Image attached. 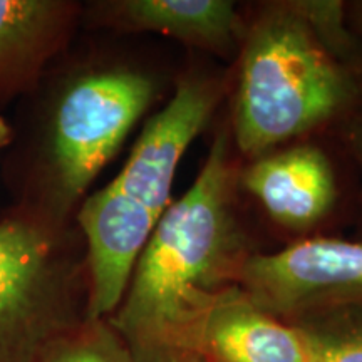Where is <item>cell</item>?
<instances>
[{
    "label": "cell",
    "mask_w": 362,
    "mask_h": 362,
    "mask_svg": "<svg viewBox=\"0 0 362 362\" xmlns=\"http://www.w3.org/2000/svg\"><path fill=\"white\" fill-rule=\"evenodd\" d=\"M233 181L228 136L220 133L192 188L161 215L110 317L136 362L198 357L203 319L237 285L250 253L235 218Z\"/></svg>",
    "instance_id": "1"
},
{
    "label": "cell",
    "mask_w": 362,
    "mask_h": 362,
    "mask_svg": "<svg viewBox=\"0 0 362 362\" xmlns=\"http://www.w3.org/2000/svg\"><path fill=\"white\" fill-rule=\"evenodd\" d=\"M158 94L146 71L96 62L51 76L22 99L25 110L4 165L11 210L69 226L88 189Z\"/></svg>",
    "instance_id": "2"
},
{
    "label": "cell",
    "mask_w": 362,
    "mask_h": 362,
    "mask_svg": "<svg viewBox=\"0 0 362 362\" xmlns=\"http://www.w3.org/2000/svg\"><path fill=\"white\" fill-rule=\"evenodd\" d=\"M233 104L235 143L253 160L342 115L356 83L300 2L267 7L245 30Z\"/></svg>",
    "instance_id": "3"
},
{
    "label": "cell",
    "mask_w": 362,
    "mask_h": 362,
    "mask_svg": "<svg viewBox=\"0 0 362 362\" xmlns=\"http://www.w3.org/2000/svg\"><path fill=\"white\" fill-rule=\"evenodd\" d=\"M74 235L11 208L0 216V362H35L88 319L86 252Z\"/></svg>",
    "instance_id": "4"
},
{
    "label": "cell",
    "mask_w": 362,
    "mask_h": 362,
    "mask_svg": "<svg viewBox=\"0 0 362 362\" xmlns=\"http://www.w3.org/2000/svg\"><path fill=\"white\" fill-rule=\"evenodd\" d=\"M237 285L282 320L362 304V243L310 238L277 253H250Z\"/></svg>",
    "instance_id": "5"
},
{
    "label": "cell",
    "mask_w": 362,
    "mask_h": 362,
    "mask_svg": "<svg viewBox=\"0 0 362 362\" xmlns=\"http://www.w3.org/2000/svg\"><path fill=\"white\" fill-rule=\"evenodd\" d=\"M218 98L216 83L189 76L178 84L166 106L149 117L123 170L107 183L126 206L161 218L171 203L180 163L214 116Z\"/></svg>",
    "instance_id": "6"
},
{
    "label": "cell",
    "mask_w": 362,
    "mask_h": 362,
    "mask_svg": "<svg viewBox=\"0 0 362 362\" xmlns=\"http://www.w3.org/2000/svg\"><path fill=\"white\" fill-rule=\"evenodd\" d=\"M242 187L284 228L305 232L319 225L337 200V181L327 155L312 144L270 151L240 175Z\"/></svg>",
    "instance_id": "7"
},
{
    "label": "cell",
    "mask_w": 362,
    "mask_h": 362,
    "mask_svg": "<svg viewBox=\"0 0 362 362\" xmlns=\"http://www.w3.org/2000/svg\"><path fill=\"white\" fill-rule=\"evenodd\" d=\"M83 8L66 0H0V106L37 88Z\"/></svg>",
    "instance_id": "8"
},
{
    "label": "cell",
    "mask_w": 362,
    "mask_h": 362,
    "mask_svg": "<svg viewBox=\"0 0 362 362\" xmlns=\"http://www.w3.org/2000/svg\"><path fill=\"white\" fill-rule=\"evenodd\" d=\"M88 19L116 33L161 34L218 54L245 35L237 7L226 0H107L94 2Z\"/></svg>",
    "instance_id": "9"
},
{
    "label": "cell",
    "mask_w": 362,
    "mask_h": 362,
    "mask_svg": "<svg viewBox=\"0 0 362 362\" xmlns=\"http://www.w3.org/2000/svg\"><path fill=\"white\" fill-rule=\"evenodd\" d=\"M197 356L206 362H310L300 330L257 305L238 285L208 310Z\"/></svg>",
    "instance_id": "10"
},
{
    "label": "cell",
    "mask_w": 362,
    "mask_h": 362,
    "mask_svg": "<svg viewBox=\"0 0 362 362\" xmlns=\"http://www.w3.org/2000/svg\"><path fill=\"white\" fill-rule=\"evenodd\" d=\"M310 362H362V304L330 307L293 319Z\"/></svg>",
    "instance_id": "11"
},
{
    "label": "cell",
    "mask_w": 362,
    "mask_h": 362,
    "mask_svg": "<svg viewBox=\"0 0 362 362\" xmlns=\"http://www.w3.org/2000/svg\"><path fill=\"white\" fill-rule=\"evenodd\" d=\"M35 362H136L110 319H84L54 339Z\"/></svg>",
    "instance_id": "12"
},
{
    "label": "cell",
    "mask_w": 362,
    "mask_h": 362,
    "mask_svg": "<svg viewBox=\"0 0 362 362\" xmlns=\"http://www.w3.org/2000/svg\"><path fill=\"white\" fill-rule=\"evenodd\" d=\"M351 143H352V148H354L356 158H357V161H359L361 170H362V111H361V115L356 117L354 124H352Z\"/></svg>",
    "instance_id": "13"
},
{
    "label": "cell",
    "mask_w": 362,
    "mask_h": 362,
    "mask_svg": "<svg viewBox=\"0 0 362 362\" xmlns=\"http://www.w3.org/2000/svg\"><path fill=\"white\" fill-rule=\"evenodd\" d=\"M347 21H351L352 27L356 29V33L362 37V2H354L347 8Z\"/></svg>",
    "instance_id": "14"
},
{
    "label": "cell",
    "mask_w": 362,
    "mask_h": 362,
    "mask_svg": "<svg viewBox=\"0 0 362 362\" xmlns=\"http://www.w3.org/2000/svg\"><path fill=\"white\" fill-rule=\"evenodd\" d=\"M12 141V124L4 116H0V149L7 148Z\"/></svg>",
    "instance_id": "15"
},
{
    "label": "cell",
    "mask_w": 362,
    "mask_h": 362,
    "mask_svg": "<svg viewBox=\"0 0 362 362\" xmlns=\"http://www.w3.org/2000/svg\"><path fill=\"white\" fill-rule=\"evenodd\" d=\"M198 357H194V359H188V361H175V362H197Z\"/></svg>",
    "instance_id": "16"
},
{
    "label": "cell",
    "mask_w": 362,
    "mask_h": 362,
    "mask_svg": "<svg viewBox=\"0 0 362 362\" xmlns=\"http://www.w3.org/2000/svg\"><path fill=\"white\" fill-rule=\"evenodd\" d=\"M197 362H206L205 359H202V357H198V361Z\"/></svg>",
    "instance_id": "17"
}]
</instances>
